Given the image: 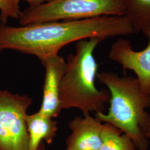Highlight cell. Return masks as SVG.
<instances>
[{
	"mask_svg": "<svg viewBox=\"0 0 150 150\" xmlns=\"http://www.w3.org/2000/svg\"><path fill=\"white\" fill-rule=\"evenodd\" d=\"M20 1L21 0H18ZM27 2V3L30 5V6H37L41 5L43 4L47 3L52 0H22Z\"/></svg>",
	"mask_w": 150,
	"mask_h": 150,
	"instance_id": "4fadbf2b",
	"label": "cell"
},
{
	"mask_svg": "<svg viewBox=\"0 0 150 150\" xmlns=\"http://www.w3.org/2000/svg\"><path fill=\"white\" fill-rule=\"evenodd\" d=\"M32 98L0 89V150H30L26 116Z\"/></svg>",
	"mask_w": 150,
	"mask_h": 150,
	"instance_id": "5b68a950",
	"label": "cell"
},
{
	"mask_svg": "<svg viewBox=\"0 0 150 150\" xmlns=\"http://www.w3.org/2000/svg\"><path fill=\"white\" fill-rule=\"evenodd\" d=\"M148 150L147 149H145V150Z\"/></svg>",
	"mask_w": 150,
	"mask_h": 150,
	"instance_id": "9a60e30c",
	"label": "cell"
},
{
	"mask_svg": "<svg viewBox=\"0 0 150 150\" xmlns=\"http://www.w3.org/2000/svg\"><path fill=\"white\" fill-rule=\"evenodd\" d=\"M145 135L147 139L150 138V112L149 113V118L147 127L145 131Z\"/></svg>",
	"mask_w": 150,
	"mask_h": 150,
	"instance_id": "5bb4252c",
	"label": "cell"
},
{
	"mask_svg": "<svg viewBox=\"0 0 150 150\" xmlns=\"http://www.w3.org/2000/svg\"><path fill=\"white\" fill-rule=\"evenodd\" d=\"M71 134L66 139V150H99L102 144V122L90 114L77 116L70 121Z\"/></svg>",
	"mask_w": 150,
	"mask_h": 150,
	"instance_id": "ba28073f",
	"label": "cell"
},
{
	"mask_svg": "<svg viewBox=\"0 0 150 150\" xmlns=\"http://www.w3.org/2000/svg\"><path fill=\"white\" fill-rule=\"evenodd\" d=\"M102 39L91 38L78 41L76 53L70 54L59 87L61 109L76 108L83 115L90 112H104L110 93L98 90L95 85L98 66L93 53Z\"/></svg>",
	"mask_w": 150,
	"mask_h": 150,
	"instance_id": "3957f363",
	"label": "cell"
},
{
	"mask_svg": "<svg viewBox=\"0 0 150 150\" xmlns=\"http://www.w3.org/2000/svg\"><path fill=\"white\" fill-rule=\"evenodd\" d=\"M97 77L107 86L110 93V106L107 113H95L101 122L112 125L127 135L138 150L147 149L145 135L150 107V96L142 91L138 80L130 76H120L112 72H102Z\"/></svg>",
	"mask_w": 150,
	"mask_h": 150,
	"instance_id": "7a4b0ae2",
	"label": "cell"
},
{
	"mask_svg": "<svg viewBox=\"0 0 150 150\" xmlns=\"http://www.w3.org/2000/svg\"><path fill=\"white\" fill-rule=\"evenodd\" d=\"M18 0H0V21L6 24L10 18L18 19L21 15Z\"/></svg>",
	"mask_w": 150,
	"mask_h": 150,
	"instance_id": "7c38bea8",
	"label": "cell"
},
{
	"mask_svg": "<svg viewBox=\"0 0 150 150\" xmlns=\"http://www.w3.org/2000/svg\"><path fill=\"white\" fill-rule=\"evenodd\" d=\"M124 0H52L22 11L20 26L78 20L102 16H124Z\"/></svg>",
	"mask_w": 150,
	"mask_h": 150,
	"instance_id": "277c9868",
	"label": "cell"
},
{
	"mask_svg": "<svg viewBox=\"0 0 150 150\" xmlns=\"http://www.w3.org/2000/svg\"><path fill=\"white\" fill-rule=\"evenodd\" d=\"M45 69L42 104L38 111L51 118L57 117L62 110L59 101V87L66 67L64 59L58 54L41 62Z\"/></svg>",
	"mask_w": 150,
	"mask_h": 150,
	"instance_id": "52a82bcc",
	"label": "cell"
},
{
	"mask_svg": "<svg viewBox=\"0 0 150 150\" xmlns=\"http://www.w3.org/2000/svg\"><path fill=\"white\" fill-rule=\"evenodd\" d=\"M26 120L29 134L30 150H46L41 142L44 140L49 145L52 143L58 130L57 122L38 111L27 115Z\"/></svg>",
	"mask_w": 150,
	"mask_h": 150,
	"instance_id": "9c48e42d",
	"label": "cell"
},
{
	"mask_svg": "<svg viewBox=\"0 0 150 150\" xmlns=\"http://www.w3.org/2000/svg\"><path fill=\"white\" fill-rule=\"evenodd\" d=\"M125 15L134 32H143L150 25V0H124Z\"/></svg>",
	"mask_w": 150,
	"mask_h": 150,
	"instance_id": "30bf717a",
	"label": "cell"
},
{
	"mask_svg": "<svg viewBox=\"0 0 150 150\" xmlns=\"http://www.w3.org/2000/svg\"><path fill=\"white\" fill-rule=\"evenodd\" d=\"M110 123L103 124L102 144L99 150H138L127 135Z\"/></svg>",
	"mask_w": 150,
	"mask_h": 150,
	"instance_id": "8fae6325",
	"label": "cell"
},
{
	"mask_svg": "<svg viewBox=\"0 0 150 150\" xmlns=\"http://www.w3.org/2000/svg\"><path fill=\"white\" fill-rule=\"evenodd\" d=\"M126 16L48 22L12 26L0 23V52L14 50L32 54L41 62L69 43L91 38H107L134 33Z\"/></svg>",
	"mask_w": 150,
	"mask_h": 150,
	"instance_id": "6da1fadb",
	"label": "cell"
},
{
	"mask_svg": "<svg viewBox=\"0 0 150 150\" xmlns=\"http://www.w3.org/2000/svg\"><path fill=\"white\" fill-rule=\"evenodd\" d=\"M142 32L149 38L145 49L135 51L129 40L119 38L112 45L108 57L120 64L124 70L132 71L142 91L150 96V25Z\"/></svg>",
	"mask_w": 150,
	"mask_h": 150,
	"instance_id": "8992f818",
	"label": "cell"
}]
</instances>
